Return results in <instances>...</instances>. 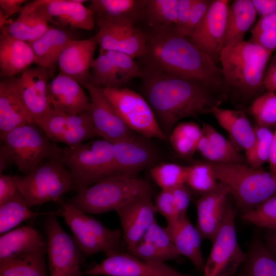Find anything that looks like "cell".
Masks as SVG:
<instances>
[{
	"label": "cell",
	"mask_w": 276,
	"mask_h": 276,
	"mask_svg": "<svg viewBox=\"0 0 276 276\" xmlns=\"http://www.w3.org/2000/svg\"><path fill=\"white\" fill-rule=\"evenodd\" d=\"M141 90L157 122L168 137L178 121L211 113L227 94L200 83L175 76L143 65Z\"/></svg>",
	"instance_id": "1"
},
{
	"label": "cell",
	"mask_w": 276,
	"mask_h": 276,
	"mask_svg": "<svg viewBox=\"0 0 276 276\" xmlns=\"http://www.w3.org/2000/svg\"><path fill=\"white\" fill-rule=\"evenodd\" d=\"M147 35L144 65L228 95L221 68L174 26L152 28Z\"/></svg>",
	"instance_id": "2"
},
{
	"label": "cell",
	"mask_w": 276,
	"mask_h": 276,
	"mask_svg": "<svg viewBox=\"0 0 276 276\" xmlns=\"http://www.w3.org/2000/svg\"><path fill=\"white\" fill-rule=\"evenodd\" d=\"M272 52L251 41L223 47L219 61L228 91L232 88L249 97L261 95Z\"/></svg>",
	"instance_id": "3"
},
{
	"label": "cell",
	"mask_w": 276,
	"mask_h": 276,
	"mask_svg": "<svg viewBox=\"0 0 276 276\" xmlns=\"http://www.w3.org/2000/svg\"><path fill=\"white\" fill-rule=\"evenodd\" d=\"M60 158L70 172L73 190L77 192L106 178L119 176L112 143L103 139L65 147Z\"/></svg>",
	"instance_id": "4"
},
{
	"label": "cell",
	"mask_w": 276,
	"mask_h": 276,
	"mask_svg": "<svg viewBox=\"0 0 276 276\" xmlns=\"http://www.w3.org/2000/svg\"><path fill=\"white\" fill-rule=\"evenodd\" d=\"M219 182L228 188L243 213L276 195V172L247 164H220L207 161Z\"/></svg>",
	"instance_id": "5"
},
{
	"label": "cell",
	"mask_w": 276,
	"mask_h": 276,
	"mask_svg": "<svg viewBox=\"0 0 276 276\" xmlns=\"http://www.w3.org/2000/svg\"><path fill=\"white\" fill-rule=\"evenodd\" d=\"M151 192L150 183L136 177L111 176L78 192L67 202L87 214L117 209L142 194Z\"/></svg>",
	"instance_id": "6"
},
{
	"label": "cell",
	"mask_w": 276,
	"mask_h": 276,
	"mask_svg": "<svg viewBox=\"0 0 276 276\" xmlns=\"http://www.w3.org/2000/svg\"><path fill=\"white\" fill-rule=\"evenodd\" d=\"M56 202L60 206L57 214L64 219L75 241L85 257L99 252L109 257L124 251L125 247L121 230L106 227L94 217L61 198Z\"/></svg>",
	"instance_id": "7"
},
{
	"label": "cell",
	"mask_w": 276,
	"mask_h": 276,
	"mask_svg": "<svg viewBox=\"0 0 276 276\" xmlns=\"http://www.w3.org/2000/svg\"><path fill=\"white\" fill-rule=\"evenodd\" d=\"M27 205L31 208L58 199L73 190L69 170L59 157L51 158L30 174L13 176Z\"/></svg>",
	"instance_id": "8"
},
{
	"label": "cell",
	"mask_w": 276,
	"mask_h": 276,
	"mask_svg": "<svg viewBox=\"0 0 276 276\" xmlns=\"http://www.w3.org/2000/svg\"><path fill=\"white\" fill-rule=\"evenodd\" d=\"M35 125L19 126L1 137L13 163L24 175L34 171L44 158L59 157L63 151V148L49 140Z\"/></svg>",
	"instance_id": "9"
},
{
	"label": "cell",
	"mask_w": 276,
	"mask_h": 276,
	"mask_svg": "<svg viewBox=\"0 0 276 276\" xmlns=\"http://www.w3.org/2000/svg\"><path fill=\"white\" fill-rule=\"evenodd\" d=\"M235 218V209L228 201L223 222L212 241L203 276H232L244 263L246 253L238 242Z\"/></svg>",
	"instance_id": "10"
},
{
	"label": "cell",
	"mask_w": 276,
	"mask_h": 276,
	"mask_svg": "<svg viewBox=\"0 0 276 276\" xmlns=\"http://www.w3.org/2000/svg\"><path fill=\"white\" fill-rule=\"evenodd\" d=\"M103 90L127 127L147 139H168L142 95L125 87L103 88Z\"/></svg>",
	"instance_id": "11"
},
{
	"label": "cell",
	"mask_w": 276,
	"mask_h": 276,
	"mask_svg": "<svg viewBox=\"0 0 276 276\" xmlns=\"http://www.w3.org/2000/svg\"><path fill=\"white\" fill-rule=\"evenodd\" d=\"M50 276H82L80 270L83 253L62 228L56 216L51 214L45 221Z\"/></svg>",
	"instance_id": "12"
},
{
	"label": "cell",
	"mask_w": 276,
	"mask_h": 276,
	"mask_svg": "<svg viewBox=\"0 0 276 276\" xmlns=\"http://www.w3.org/2000/svg\"><path fill=\"white\" fill-rule=\"evenodd\" d=\"M37 125L51 141L69 147L99 136L89 111L70 114L51 108Z\"/></svg>",
	"instance_id": "13"
},
{
	"label": "cell",
	"mask_w": 276,
	"mask_h": 276,
	"mask_svg": "<svg viewBox=\"0 0 276 276\" xmlns=\"http://www.w3.org/2000/svg\"><path fill=\"white\" fill-rule=\"evenodd\" d=\"M83 273L91 276H192L173 269L165 262L143 260L124 251L107 257Z\"/></svg>",
	"instance_id": "14"
},
{
	"label": "cell",
	"mask_w": 276,
	"mask_h": 276,
	"mask_svg": "<svg viewBox=\"0 0 276 276\" xmlns=\"http://www.w3.org/2000/svg\"><path fill=\"white\" fill-rule=\"evenodd\" d=\"M227 0H212L203 20L188 39L215 62L219 61L224 47Z\"/></svg>",
	"instance_id": "15"
},
{
	"label": "cell",
	"mask_w": 276,
	"mask_h": 276,
	"mask_svg": "<svg viewBox=\"0 0 276 276\" xmlns=\"http://www.w3.org/2000/svg\"><path fill=\"white\" fill-rule=\"evenodd\" d=\"M28 5L56 27L91 30L95 26L92 11L74 0H36Z\"/></svg>",
	"instance_id": "16"
},
{
	"label": "cell",
	"mask_w": 276,
	"mask_h": 276,
	"mask_svg": "<svg viewBox=\"0 0 276 276\" xmlns=\"http://www.w3.org/2000/svg\"><path fill=\"white\" fill-rule=\"evenodd\" d=\"M84 87L89 93V112L99 136L112 143L136 135L123 122L102 88L91 84Z\"/></svg>",
	"instance_id": "17"
},
{
	"label": "cell",
	"mask_w": 276,
	"mask_h": 276,
	"mask_svg": "<svg viewBox=\"0 0 276 276\" xmlns=\"http://www.w3.org/2000/svg\"><path fill=\"white\" fill-rule=\"evenodd\" d=\"M123 240L126 250L141 241L150 227L156 221L157 212L151 192L139 195L118 209Z\"/></svg>",
	"instance_id": "18"
},
{
	"label": "cell",
	"mask_w": 276,
	"mask_h": 276,
	"mask_svg": "<svg viewBox=\"0 0 276 276\" xmlns=\"http://www.w3.org/2000/svg\"><path fill=\"white\" fill-rule=\"evenodd\" d=\"M53 76L49 69L37 65L28 68L20 76H15L21 98L36 124L51 108L47 93L48 81Z\"/></svg>",
	"instance_id": "19"
},
{
	"label": "cell",
	"mask_w": 276,
	"mask_h": 276,
	"mask_svg": "<svg viewBox=\"0 0 276 276\" xmlns=\"http://www.w3.org/2000/svg\"><path fill=\"white\" fill-rule=\"evenodd\" d=\"M95 35L100 49L127 53L133 58H143L146 53L147 32L131 22H121L99 26Z\"/></svg>",
	"instance_id": "20"
},
{
	"label": "cell",
	"mask_w": 276,
	"mask_h": 276,
	"mask_svg": "<svg viewBox=\"0 0 276 276\" xmlns=\"http://www.w3.org/2000/svg\"><path fill=\"white\" fill-rule=\"evenodd\" d=\"M147 139L136 135L112 143L119 176L134 177L140 172L154 164L156 154Z\"/></svg>",
	"instance_id": "21"
},
{
	"label": "cell",
	"mask_w": 276,
	"mask_h": 276,
	"mask_svg": "<svg viewBox=\"0 0 276 276\" xmlns=\"http://www.w3.org/2000/svg\"><path fill=\"white\" fill-rule=\"evenodd\" d=\"M97 44L95 36L87 39L70 41L58 58L60 73L83 87L91 84V66Z\"/></svg>",
	"instance_id": "22"
},
{
	"label": "cell",
	"mask_w": 276,
	"mask_h": 276,
	"mask_svg": "<svg viewBox=\"0 0 276 276\" xmlns=\"http://www.w3.org/2000/svg\"><path fill=\"white\" fill-rule=\"evenodd\" d=\"M230 195L227 186L219 181L216 188L196 201V227L202 238L213 239L223 222Z\"/></svg>",
	"instance_id": "23"
},
{
	"label": "cell",
	"mask_w": 276,
	"mask_h": 276,
	"mask_svg": "<svg viewBox=\"0 0 276 276\" xmlns=\"http://www.w3.org/2000/svg\"><path fill=\"white\" fill-rule=\"evenodd\" d=\"M47 93L50 106L55 110L70 114L89 111V99L81 85L61 73L49 83Z\"/></svg>",
	"instance_id": "24"
},
{
	"label": "cell",
	"mask_w": 276,
	"mask_h": 276,
	"mask_svg": "<svg viewBox=\"0 0 276 276\" xmlns=\"http://www.w3.org/2000/svg\"><path fill=\"white\" fill-rule=\"evenodd\" d=\"M35 123L17 88L15 76L0 81V136L19 126ZM36 124V123H35Z\"/></svg>",
	"instance_id": "25"
},
{
	"label": "cell",
	"mask_w": 276,
	"mask_h": 276,
	"mask_svg": "<svg viewBox=\"0 0 276 276\" xmlns=\"http://www.w3.org/2000/svg\"><path fill=\"white\" fill-rule=\"evenodd\" d=\"M165 228L180 255L188 258L196 269L203 273L205 261L201 252L202 237L187 215L167 222Z\"/></svg>",
	"instance_id": "26"
},
{
	"label": "cell",
	"mask_w": 276,
	"mask_h": 276,
	"mask_svg": "<svg viewBox=\"0 0 276 276\" xmlns=\"http://www.w3.org/2000/svg\"><path fill=\"white\" fill-rule=\"evenodd\" d=\"M88 8L94 15L95 25L121 22L134 23L144 18L146 0H92Z\"/></svg>",
	"instance_id": "27"
},
{
	"label": "cell",
	"mask_w": 276,
	"mask_h": 276,
	"mask_svg": "<svg viewBox=\"0 0 276 276\" xmlns=\"http://www.w3.org/2000/svg\"><path fill=\"white\" fill-rule=\"evenodd\" d=\"M47 242L30 226H23L0 237V261L32 254L47 252Z\"/></svg>",
	"instance_id": "28"
},
{
	"label": "cell",
	"mask_w": 276,
	"mask_h": 276,
	"mask_svg": "<svg viewBox=\"0 0 276 276\" xmlns=\"http://www.w3.org/2000/svg\"><path fill=\"white\" fill-rule=\"evenodd\" d=\"M202 136L197 151L207 161L220 164H247L233 143L226 139L211 125L203 123Z\"/></svg>",
	"instance_id": "29"
},
{
	"label": "cell",
	"mask_w": 276,
	"mask_h": 276,
	"mask_svg": "<svg viewBox=\"0 0 276 276\" xmlns=\"http://www.w3.org/2000/svg\"><path fill=\"white\" fill-rule=\"evenodd\" d=\"M68 30L50 26L42 36L29 43L37 65L49 69L54 75L61 52L70 41L75 39Z\"/></svg>",
	"instance_id": "30"
},
{
	"label": "cell",
	"mask_w": 276,
	"mask_h": 276,
	"mask_svg": "<svg viewBox=\"0 0 276 276\" xmlns=\"http://www.w3.org/2000/svg\"><path fill=\"white\" fill-rule=\"evenodd\" d=\"M34 63V56L30 44L5 34L0 35V76L14 77L22 73Z\"/></svg>",
	"instance_id": "31"
},
{
	"label": "cell",
	"mask_w": 276,
	"mask_h": 276,
	"mask_svg": "<svg viewBox=\"0 0 276 276\" xmlns=\"http://www.w3.org/2000/svg\"><path fill=\"white\" fill-rule=\"evenodd\" d=\"M211 113L237 149H243L245 153L251 149L255 141L254 128L243 112L217 106Z\"/></svg>",
	"instance_id": "32"
},
{
	"label": "cell",
	"mask_w": 276,
	"mask_h": 276,
	"mask_svg": "<svg viewBox=\"0 0 276 276\" xmlns=\"http://www.w3.org/2000/svg\"><path fill=\"white\" fill-rule=\"evenodd\" d=\"M256 15L251 0L234 1L228 9L223 47L244 41Z\"/></svg>",
	"instance_id": "33"
},
{
	"label": "cell",
	"mask_w": 276,
	"mask_h": 276,
	"mask_svg": "<svg viewBox=\"0 0 276 276\" xmlns=\"http://www.w3.org/2000/svg\"><path fill=\"white\" fill-rule=\"evenodd\" d=\"M48 24L36 10L27 4L17 18L7 24L1 32L13 38L30 43L44 34L50 26Z\"/></svg>",
	"instance_id": "34"
},
{
	"label": "cell",
	"mask_w": 276,
	"mask_h": 276,
	"mask_svg": "<svg viewBox=\"0 0 276 276\" xmlns=\"http://www.w3.org/2000/svg\"><path fill=\"white\" fill-rule=\"evenodd\" d=\"M238 276H276V258L264 240L254 239Z\"/></svg>",
	"instance_id": "35"
},
{
	"label": "cell",
	"mask_w": 276,
	"mask_h": 276,
	"mask_svg": "<svg viewBox=\"0 0 276 276\" xmlns=\"http://www.w3.org/2000/svg\"><path fill=\"white\" fill-rule=\"evenodd\" d=\"M46 252H38L0 261V276H50Z\"/></svg>",
	"instance_id": "36"
},
{
	"label": "cell",
	"mask_w": 276,
	"mask_h": 276,
	"mask_svg": "<svg viewBox=\"0 0 276 276\" xmlns=\"http://www.w3.org/2000/svg\"><path fill=\"white\" fill-rule=\"evenodd\" d=\"M201 136V128L198 124L185 122L177 124L168 139L178 155L183 158H190L197 151Z\"/></svg>",
	"instance_id": "37"
},
{
	"label": "cell",
	"mask_w": 276,
	"mask_h": 276,
	"mask_svg": "<svg viewBox=\"0 0 276 276\" xmlns=\"http://www.w3.org/2000/svg\"><path fill=\"white\" fill-rule=\"evenodd\" d=\"M178 4L179 0H146L144 18L151 28L175 26Z\"/></svg>",
	"instance_id": "38"
},
{
	"label": "cell",
	"mask_w": 276,
	"mask_h": 276,
	"mask_svg": "<svg viewBox=\"0 0 276 276\" xmlns=\"http://www.w3.org/2000/svg\"><path fill=\"white\" fill-rule=\"evenodd\" d=\"M37 214L27 205L19 193L0 206V233H7L22 222L34 218Z\"/></svg>",
	"instance_id": "39"
},
{
	"label": "cell",
	"mask_w": 276,
	"mask_h": 276,
	"mask_svg": "<svg viewBox=\"0 0 276 276\" xmlns=\"http://www.w3.org/2000/svg\"><path fill=\"white\" fill-rule=\"evenodd\" d=\"M91 75V84L94 86L102 88L124 87L116 70L101 50L92 63Z\"/></svg>",
	"instance_id": "40"
},
{
	"label": "cell",
	"mask_w": 276,
	"mask_h": 276,
	"mask_svg": "<svg viewBox=\"0 0 276 276\" xmlns=\"http://www.w3.org/2000/svg\"><path fill=\"white\" fill-rule=\"evenodd\" d=\"M218 183L207 161L198 162L188 166L185 184L192 190L203 194L216 188Z\"/></svg>",
	"instance_id": "41"
},
{
	"label": "cell",
	"mask_w": 276,
	"mask_h": 276,
	"mask_svg": "<svg viewBox=\"0 0 276 276\" xmlns=\"http://www.w3.org/2000/svg\"><path fill=\"white\" fill-rule=\"evenodd\" d=\"M188 166L173 163H161L153 166L150 175L155 183L162 189H171L185 184Z\"/></svg>",
	"instance_id": "42"
},
{
	"label": "cell",
	"mask_w": 276,
	"mask_h": 276,
	"mask_svg": "<svg viewBox=\"0 0 276 276\" xmlns=\"http://www.w3.org/2000/svg\"><path fill=\"white\" fill-rule=\"evenodd\" d=\"M255 141L251 149L245 153L247 164L255 168L268 162L273 132L271 128L256 124L254 127Z\"/></svg>",
	"instance_id": "43"
},
{
	"label": "cell",
	"mask_w": 276,
	"mask_h": 276,
	"mask_svg": "<svg viewBox=\"0 0 276 276\" xmlns=\"http://www.w3.org/2000/svg\"><path fill=\"white\" fill-rule=\"evenodd\" d=\"M250 111L257 124L276 128V91L266 90L256 97Z\"/></svg>",
	"instance_id": "44"
},
{
	"label": "cell",
	"mask_w": 276,
	"mask_h": 276,
	"mask_svg": "<svg viewBox=\"0 0 276 276\" xmlns=\"http://www.w3.org/2000/svg\"><path fill=\"white\" fill-rule=\"evenodd\" d=\"M242 218L259 227L276 232V195L243 213Z\"/></svg>",
	"instance_id": "45"
},
{
	"label": "cell",
	"mask_w": 276,
	"mask_h": 276,
	"mask_svg": "<svg viewBox=\"0 0 276 276\" xmlns=\"http://www.w3.org/2000/svg\"><path fill=\"white\" fill-rule=\"evenodd\" d=\"M102 51L114 67L124 85L133 78H141L142 68L135 62L133 57L118 51Z\"/></svg>",
	"instance_id": "46"
},
{
	"label": "cell",
	"mask_w": 276,
	"mask_h": 276,
	"mask_svg": "<svg viewBox=\"0 0 276 276\" xmlns=\"http://www.w3.org/2000/svg\"><path fill=\"white\" fill-rule=\"evenodd\" d=\"M164 254L169 260H175L180 256L174 246L165 227L155 222L148 229L142 240Z\"/></svg>",
	"instance_id": "47"
},
{
	"label": "cell",
	"mask_w": 276,
	"mask_h": 276,
	"mask_svg": "<svg viewBox=\"0 0 276 276\" xmlns=\"http://www.w3.org/2000/svg\"><path fill=\"white\" fill-rule=\"evenodd\" d=\"M154 203L157 212L165 217L166 222L180 216L174 203L171 189L161 190L157 194Z\"/></svg>",
	"instance_id": "48"
},
{
	"label": "cell",
	"mask_w": 276,
	"mask_h": 276,
	"mask_svg": "<svg viewBox=\"0 0 276 276\" xmlns=\"http://www.w3.org/2000/svg\"><path fill=\"white\" fill-rule=\"evenodd\" d=\"M130 255L140 259L155 262H165L167 257L151 244L141 240L127 250Z\"/></svg>",
	"instance_id": "49"
},
{
	"label": "cell",
	"mask_w": 276,
	"mask_h": 276,
	"mask_svg": "<svg viewBox=\"0 0 276 276\" xmlns=\"http://www.w3.org/2000/svg\"><path fill=\"white\" fill-rule=\"evenodd\" d=\"M212 2V0H195L184 33L185 37L190 36L201 22Z\"/></svg>",
	"instance_id": "50"
},
{
	"label": "cell",
	"mask_w": 276,
	"mask_h": 276,
	"mask_svg": "<svg viewBox=\"0 0 276 276\" xmlns=\"http://www.w3.org/2000/svg\"><path fill=\"white\" fill-rule=\"evenodd\" d=\"M174 203L180 216L187 215L191 198V193L190 188L182 184L171 189Z\"/></svg>",
	"instance_id": "51"
},
{
	"label": "cell",
	"mask_w": 276,
	"mask_h": 276,
	"mask_svg": "<svg viewBox=\"0 0 276 276\" xmlns=\"http://www.w3.org/2000/svg\"><path fill=\"white\" fill-rule=\"evenodd\" d=\"M20 193L13 176L10 175H0V206Z\"/></svg>",
	"instance_id": "52"
},
{
	"label": "cell",
	"mask_w": 276,
	"mask_h": 276,
	"mask_svg": "<svg viewBox=\"0 0 276 276\" xmlns=\"http://www.w3.org/2000/svg\"><path fill=\"white\" fill-rule=\"evenodd\" d=\"M194 2L195 0H179L178 18L174 27L183 36H185L184 33Z\"/></svg>",
	"instance_id": "53"
},
{
	"label": "cell",
	"mask_w": 276,
	"mask_h": 276,
	"mask_svg": "<svg viewBox=\"0 0 276 276\" xmlns=\"http://www.w3.org/2000/svg\"><path fill=\"white\" fill-rule=\"evenodd\" d=\"M276 31V12L261 17L251 30V35L260 33Z\"/></svg>",
	"instance_id": "54"
},
{
	"label": "cell",
	"mask_w": 276,
	"mask_h": 276,
	"mask_svg": "<svg viewBox=\"0 0 276 276\" xmlns=\"http://www.w3.org/2000/svg\"><path fill=\"white\" fill-rule=\"evenodd\" d=\"M250 41L272 52L276 49V31L264 32L251 35Z\"/></svg>",
	"instance_id": "55"
},
{
	"label": "cell",
	"mask_w": 276,
	"mask_h": 276,
	"mask_svg": "<svg viewBox=\"0 0 276 276\" xmlns=\"http://www.w3.org/2000/svg\"><path fill=\"white\" fill-rule=\"evenodd\" d=\"M263 86L266 90L276 91V53L266 70Z\"/></svg>",
	"instance_id": "56"
},
{
	"label": "cell",
	"mask_w": 276,
	"mask_h": 276,
	"mask_svg": "<svg viewBox=\"0 0 276 276\" xmlns=\"http://www.w3.org/2000/svg\"><path fill=\"white\" fill-rule=\"evenodd\" d=\"M25 2V0H0V10L8 19L11 15L20 13L24 7L22 5Z\"/></svg>",
	"instance_id": "57"
},
{
	"label": "cell",
	"mask_w": 276,
	"mask_h": 276,
	"mask_svg": "<svg viewBox=\"0 0 276 276\" xmlns=\"http://www.w3.org/2000/svg\"><path fill=\"white\" fill-rule=\"evenodd\" d=\"M257 14L261 17L276 12V0H251Z\"/></svg>",
	"instance_id": "58"
},
{
	"label": "cell",
	"mask_w": 276,
	"mask_h": 276,
	"mask_svg": "<svg viewBox=\"0 0 276 276\" xmlns=\"http://www.w3.org/2000/svg\"><path fill=\"white\" fill-rule=\"evenodd\" d=\"M269 171L276 172V128H274L270 144L268 158Z\"/></svg>",
	"instance_id": "59"
},
{
	"label": "cell",
	"mask_w": 276,
	"mask_h": 276,
	"mask_svg": "<svg viewBox=\"0 0 276 276\" xmlns=\"http://www.w3.org/2000/svg\"><path fill=\"white\" fill-rule=\"evenodd\" d=\"M264 242L276 258V232L266 229L264 233Z\"/></svg>",
	"instance_id": "60"
},
{
	"label": "cell",
	"mask_w": 276,
	"mask_h": 276,
	"mask_svg": "<svg viewBox=\"0 0 276 276\" xmlns=\"http://www.w3.org/2000/svg\"><path fill=\"white\" fill-rule=\"evenodd\" d=\"M13 162L12 158L4 144H2L0 149V173H2Z\"/></svg>",
	"instance_id": "61"
},
{
	"label": "cell",
	"mask_w": 276,
	"mask_h": 276,
	"mask_svg": "<svg viewBox=\"0 0 276 276\" xmlns=\"http://www.w3.org/2000/svg\"><path fill=\"white\" fill-rule=\"evenodd\" d=\"M7 19L6 18L2 11L0 10V29H1V31H2L3 29L5 27V26L6 25Z\"/></svg>",
	"instance_id": "62"
},
{
	"label": "cell",
	"mask_w": 276,
	"mask_h": 276,
	"mask_svg": "<svg viewBox=\"0 0 276 276\" xmlns=\"http://www.w3.org/2000/svg\"><path fill=\"white\" fill-rule=\"evenodd\" d=\"M93 276H99V275H93Z\"/></svg>",
	"instance_id": "63"
}]
</instances>
